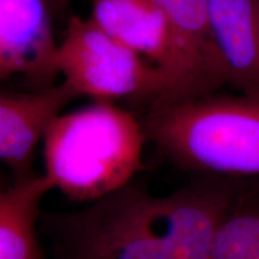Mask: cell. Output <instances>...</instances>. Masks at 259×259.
Instances as JSON below:
<instances>
[{
    "mask_svg": "<svg viewBox=\"0 0 259 259\" xmlns=\"http://www.w3.org/2000/svg\"><path fill=\"white\" fill-rule=\"evenodd\" d=\"M211 259H259V192L246 186L213 242Z\"/></svg>",
    "mask_w": 259,
    "mask_h": 259,
    "instance_id": "cell-11",
    "label": "cell"
},
{
    "mask_svg": "<svg viewBox=\"0 0 259 259\" xmlns=\"http://www.w3.org/2000/svg\"><path fill=\"white\" fill-rule=\"evenodd\" d=\"M76 99L65 83L29 92L0 90V162L12 177L35 173V151L48 125Z\"/></svg>",
    "mask_w": 259,
    "mask_h": 259,
    "instance_id": "cell-7",
    "label": "cell"
},
{
    "mask_svg": "<svg viewBox=\"0 0 259 259\" xmlns=\"http://www.w3.org/2000/svg\"><path fill=\"white\" fill-rule=\"evenodd\" d=\"M208 10L226 83L259 96V0H208Z\"/></svg>",
    "mask_w": 259,
    "mask_h": 259,
    "instance_id": "cell-8",
    "label": "cell"
},
{
    "mask_svg": "<svg viewBox=\"0 0 259 259\" xmlns=\"http://www.w3.org/2000/svg\"><path fill=\"white\" fill-rule=\"evenodd\" d=\"M154 2L169 25L176 60L173 87L166 102L208 95L226 85L210 29L208 0Z\"/></svg>",
    "mask_w": 259,
    "mask_h": 259,
    "instance_id": "cell-6",
    "label": "cell"
},
{
    "mask_svg": "<svg viewBox=\"0 0 259 259\" xmlns=\"http://www.w3.org/2000/svg\"><path fill=\"white\" fill-rule=\"evenodd\" d=\"M58 67L77 96L94 101H134L149 107L163 102V72L90 17L72 15L58 45Z\"/></svg>",
    "mask_w": 259,
    "mask_h": 259,
    "instance_id": "cell-4",
    "label": "cell"
},
{
    "mask_svg": "<svg viewBox=\"0 0 259 259\" xmlns=\"http://www.w3.org/2000/svg\"><path fill=\"white\" fill-rule=\"evenodd\" d=\"M54 3H56L58 11L61 12V11H63V10L66 9L67 5H69L70 0H54Z\"/></svg>",
    "mask_w": 259,
    "mask_h": 259,
    "instance_id": "cell-12",
    "label": "cell"
},
{
    "mask_svg": "<svg viewBox=\"0 0 259 259\" xmlns=\"http://www.w3.org/2000/svg\"><path fill=\"white\" fill-rule=\"evenodd\" d=\"M246 185L205 176L156 196L136 179L82 210L41 219L53 259H211Z\"/></svg>",
    "mask_w": 259,
    "mask_h": 259,
    "instance_id": "cell-1",
    "label": "cell"
},
{
    "mask_svg": "<svg viewBox=\"0 0 259 259\" xmlns=\"http://www.w3.org/2000/svg\"><path fill=\"white\" fill-rule=\"evenodd\" d=\"M142 119L118 103L94 101L63 113L45 132V177L74 202L92 203L125 186L141 170Z\"/></svg>",
    "mask_w": 259,
    "mask_h": 259,
    "instance_id": "cell-2",
    "label": "cell"
},
{
    "mask_svg": "<svg viewBox=\"0 0 259 259\" xmlns=\"http://www.w3.org/2000/svg\"><path fill=\"white\" fill-rule=\"evenodd\" d=\"M148 141L186 170L259 177V96L216 93L157 103L143 118Z\"/></svg>",
    "mask_w": 259,
    "mask_h": 259,
    "instance_id": "cell-3",
    "label": "cell"
},
{
    "mask_svg": "<svg viewBox=\"0 0 259 259\" xmlns=\"http://www.w3.org/2000/svg\"><path fill=\"white\" fill-rule=\"evenodd\" d=\"M54 0H0V82L22 77L34 89L60 76Z\"/></svg>",
    "mask_w": 259,
    "mask_h": 259,
    "instance_id": "cell-5",
    "label": "cell"
},
{
    "mask_svg": "<svg viewBox=\"0 0 259 259\" xmlns=\"http://www.w3.org/2000/svg\"><path fill=\"white\" fill-rule=\"evenodd\" d=\"M52 190L45 174L0 178V259H44L36 229Z\"/></svg>",
    "mask_w": 259,
    "mask_h": 259,
    "instance_id": "cell-10",
    "label": "cell"
},
{
    "mask_svg": "<svg viewBox=\"0 0 259 259\" xmlns=\"http://www.w3.org/2000/svg\"><path fill=\"white\" fill-rule=\"evenodd\" d=\"M95 23L157 66L167 78L169 99L176 60L169 25L154 0H89ZM162 103V102H161Z\"/></svg>",
    "mask_w": 259,
    "mask_h": 259,
    "instance_id": "cell-9",
    "label": "cell"
}]
</instances>
